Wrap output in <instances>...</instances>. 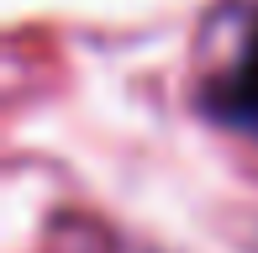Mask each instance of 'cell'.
Returning a JSON list of instances; mask_svg holds the SVG:
<instances>
[{
	"label": "cell",
	"mask_w": 258,
	"mask_h": 253,
	"mask_svg": "<svg viewBox=\"0 0 258 253\" xmlns=\"http://www.w3.org/2000/svg\"><path fill=\"white\" fill-rule=\"evenodd\" d=\"M216 111L258 132V32L248 37V48L237 53V64L216 79Z\"/></svg>",
	"instance_id": "1"
}]
</instances>
